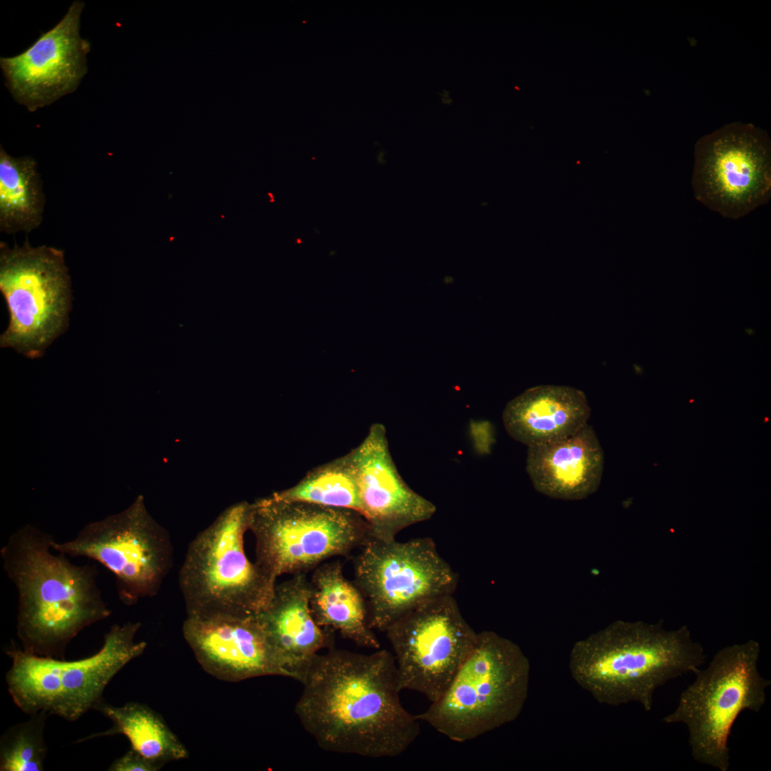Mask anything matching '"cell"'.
Instances as JSON below:
<instances>
[{"mask_svg": "<svg viewBox=\"0 0 771 771\" xmlns=\"http://www.w3.org/2000/svg\"><path fill=\"white\" fill-rule=\"evenodd\" d=\"M295 712L326 751L395 757L420 734V720L403 706L393 653L336 649L317 654L301 681Z\"/></svg>", "mask_w": 771, "mask_h": 771, "instance_id": "6da1fadb", "label": "cell"}, {"mask_svg": "<svg viewBox=\"0 0 771 771\" xmlns=\"http://www.w3.org/2000/svg\"><path fill=\"white\" fill-rule=\"evenodd\" d=\"M54 540L27 524L10 535L0 557L18 593L16 634L22 650L64 660L69 642L111 612L98 587L96 566L53 554Z\"/></svg>", "mask_w": 771, "mask_h": 771, "instance_id": "7a4b0ae2", "label": "cell"}, {"mask_svg": "<svg viewBox=\"0 0 771 771\" xmlns=\"http://www.w3.org/2000/svg\"><path fill=\"white\" fill-rule=\"evenodd\" d=\"M706 659L687 626L667 630L660 623L616 620L576 642L570 651L572 677L599 703L636 702L652 710L655 691Z\"/></svg>", "mask_w": 771, "mask_h": 771, "instance_id": "3957f363", "label": "cell"}, {"mask_svg": "<svg viewBox=\"0 0 771 771\" xmlns=\"http://www.w3.org/2000/svg\"><path fill=\"white\" fill-rule=\"evenodd\" d=\"M530 662L520 647L493 631L475 645L443 694L416 717L456 742L515 720L528 697Z\"/></svg>", "mask_w": 771, "mask_h": 771, "instance_id": "277c9868", "label": "cell"}, {"mask_svg": "<svg viewBox=\"0 0 771 771\" xmlns=\"http://www.w3.org/2000/svg\"><path fill=\"white\" fill-rule=\"evenodd\" d=\"M760 655V643L753 640L721 648L695 673L675 709L662 719L686 726L691 755L697 762L729 770L733 725L743 711H760L771 685L759 671Z\"/></svg>", "mask_w": 771, "mask_h": 771, "instance_id": "5b68a950", "label": "cell"}, {"mask_svg": "<svg viewBox=\"0 0 771 771\" xmlns=\"http://www.w3.org/2000/svg\"><path fill=\"white\" fill-rule=\"evenodd\" d=\"M138 622L114 625L104 636L101 649L74 661L26 652L11 642L6 650L11 666L6 675L8 690L24 712H45L75 721L103 700L114 676L141 655L144 641H136Z\"/></svg>", "mask_w": 771, "mask_h": 771, "instance_id": "8992f818", "label": "cell"}, {"mask_svg": "<svg viewBox=\"0 0 771 771\" xmlns=\"http://www.w3.org/2000/svg\"><path fill=\"white\" fill-rule=\"evenodd\" d=\"M251 511L229 506L189 544L178 575L187 614H258L270 603L276 582L244 549Z\"/></svg>", "mask_w": 771, "mask_h": 771, "instance_id": "52a82bcc", "label": "cell"}, {"mask_svg": "<svg viewBox=\"0 0 771 771\" xmlns=\"http://www.w3.org/2000/svg\"><path fill=\"white\" fill-rule=\"evenodd\" d=\"M248 530L256 543L255 563L273 580L306 573L330 558L348 557L371 539L357 512L270 495L251 503Z\"/></svg>", "mask_w": 771, "mask_h": 771, "instance_id": "ba28073f", "label": "cell"}, {"mask_svg": "<svg viewBox=\"0 0 771 771\" xmlns=\"http://www.w3.org/2000/svg\"><path fill=\"white\" fill-rule=\"evenodd\" d=\"M0 291L9 316L0 347L42 357L69 326L72 295L63 251L1 242Z\"/></svg>", "mask_w": 771, "mask_h": 771, "instance_id": "9c48e42d", "label": "cell"}, {"mask_svg": "<svg viewBox=\"0 0 771 771\" xmlns=\"http://www.w3.org/2000/svg\"><path fill=\"white\" fill-rule=\"evenodd\" d=\"M51 546L106 568L115 577L119 600L127 605L155 596L173 562L169 533L148 513L142 495L123 511L87 524L72 540H54Z\"/></svg>", "mask_w": 771, "mask_h": 771, "instance_id": "30bf717a", "label": "cell"}, {"mask_svg": "<svg viewBox=\"0 0 771 771\" xmlns=\"http://www.w3.org/2000/svg\"><path fill=\"white\" fill-rule=\"evenodd\" d=\"M352 560L353 581L365 598L373 630L384 632L420 604L456 589L457 574L430 538H372Z\"/></svg>", "mask_w": 771, "mask_h": 771, "instance_id": "8fae6325", "label": "cell"}, {"mask_svg": "<svg viewBox=\"0 0 771 771\" xmlns=\"http://www.w3.org/2000/svg\"><path fill=\"white\" fill-rule=\"evenodd\" d=\"M392 647L400 688L430 702L445 691L478 637L453 595L429 600L384 631Z\"/></svg>", "mask_w": 771, "mask_h": 771, "instance_id": "7c38bea8", "label": "cell"}, {"mask_svg": "<svg viewBox=\"0 0 771 771\" xmlns=\"http://www.w3.org/2000/svg\"><path fill=\"white\" fill-rule=\"evenodd\" d=\"M692 186L697 201L726 218H741L767 203V134L752 124L732 123L701 138L695 147Z\"/></svg>", "mask_w": 771, "mask_h": 771, "instance_id": "4fadbf2b", "label": "cell"}, {"mask_svg": "<svg viewBox=\"0 0 771 771\" xmlns=\"http://www.w3.org/2000/svg\"><path fill=\"white\" fill-rule=\"evenodd\" d=\"M84 6L74 1L61 21L24 51L0 58L7 89L29 111L74 92L86 74L91 44L79 33Z\"/></svg>", "mask_w": 771, "mask_h": 771, "instance_id": "5bb4252c", "label": "cell"}, {"mask_svg": "<svg viewBox=\"0 0 771 771\" xmlns=\"http://www.w3.org/2000/svg\"><path fill=\"white\" fill-rule=\"evenodd\" d=\"M183 635L197 661L225 681L279 675L294 679L257 614H187Z\"/></svg>", "mask_w": 771, "mask_h": 771, "instance_id": "9a60e30c", "label": "cell"}, {"mask_svg": "<svg viewBox=\"0 0 771 771\" xmlns=\"http://www.w3.org/2000/svg\"><path fill=\"white\" fill-rule=\"evenodd\" d=\"M348 455L356 474L361 515L373 538L395 539L403 529L435 514V505L410 488L399 473L383 424L373 423Z\"/></svg>", "mask_w": 771, "mask_h": 771, "instance_id": "2e32d148", "label": "cell"}, {"mask_svg": "<svg viewBox=\"0 0 771 771\" xmlns=\"http://www.w3.org/2000/svg\"><path fill=\"white\" fill-rule=\"evenodd\" d=\"M604 453L588 424L560 440L528 448L526 471L535 489L548 497L578 500L600 486Z\"/></svg>", "mask_w": 771, "mask_h": 771, "instance_id": "e0dca14e", "label": "cell"}, {"mask_svg": "<svg viewBox=\"0 0 771 771\" xmlns=\"http://www.w3.org/2000/svg\"><path fill=\"white\" fill-rule=\"evenodd\" d=\"M310 582L306 573L276 584L267 607L257 614L271 644L301 681L312 659L331 647V630L320 627L310 608Z\"/></svg>", "mask_w": 771, "mask_h": 771, "instance_id": "ac0fdd59", "label": "cell"}, {"mask_svg": "<svg viewBox=\"0 0 771 771\" xmlns=\"http://www.w3.org/2000/svg\"><path fill=\"white\" fill-rule=\"evenodd\" d=\"M590 415V405L580 390L541 385L527 389L509 401L502 418L508 434L528 448L575 433L588 424Z\"/></svg>", "mask_w": 771, "mask_h": 771, "instance_id": "d6986e66", "label": "cell"}, {"mask_svg": "<svg viewBox=\"0 0 771 771\" xmlns=\"http://www.w3.org/2000/svg\"><path fill=\"white\" fill-rule=\"evenodd\" d=\"M310 582V608L316 623L335 630L358 646L379 649L368 625L365 598L343 573L340 560L326 561L313 570Z\"/></svg>", "mask_w": 771, "mask_h": 771, "instance_id": "ffe728a7", "label": "cell"}, {"mask_svg": "<svg viewBox=\"0 0 771 771\" xmlns=\"http://www.w3.org/2000/svg\"><path fill=\"white\" fill-rule=\"evenodd\" d=\"M94 709L111 721V727L76 742L121 734L128 739L131 749L161 765L171 760L188 757V751L183 744L163 717L147 705L130 702L116 707L102 700Z\"/></svg>", "mask_w": 771, "mask_h": 771, "instance_id": "44dd1931", "label": "cell"}, {"mask_svg": "<svg viewBox=\"0 0 771 771\" xmlns=\"http://www.w3.org/2000/svg\"><path fill=\"white\" fill-rule=\"evenodd\" d=\"M45 196L36 161L13 157L0 147V230L29 233L43 218Z\"/></svg>", "mask_w": 771, "mask_h": 771, "instance_id": "7402d4cb", "label": "cell"}, {"mask_svg": "<svg viewBox=\"0 0 771 771\" xmlns=\"http://www.w3.org/2000/svg\"><path fill=\"white\" fill-rule=\"evenodd\" d=\"M271 495L280 500L349 509L360 515L361 512L356 474L348 453L311 470L295 485Z\"/></svg>", "mask_w": 771, "mask_h": 771, "instance_id": "603a6c76", "label": "cell"}, {"mask_svg": "<svg viewBox=\"0 0 771 771\" xmlns=\"http://www.w3.org/2000/svg\"><path fill=\"white\" fill-rule=\"evenodd\" d=\"M49 715L39 712L8 728L0 739L1 771H42L47 752L44 740Z\"/></svg>", "mask_w": 771, "mask_h": 771, "instance_id": "cb8c5ba5", "label": "cell"}, {"mask_svg": "<svg viewBox=\"0 0 771 771\" xmlns=\"http://www.w3.org/2000/svg\"><path fill=\"white\" fill-rule=\"evenodd\" d=\"M163 765L149 760L131 748L123 756L114 760L109 767V771H157Z\"/></svg>", "mask_w": 771, "mask_h": 771, "instance_id": "d4e9b609", "label": "cell"}]
</instances>
